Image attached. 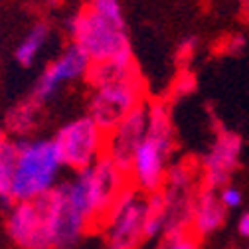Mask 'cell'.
<instances>
[{
  "mask_svg": "<svg viewBox=\"0 0 249 249\" xmlns=\"http://www.w3.org/2000/svg\"><path fill=\"white\" fill-rule=\"evenodd\" d=\"M237 233L243 239H249V212H243L237 217Z\"/></svg>",
  "mask_w": 249,
  "mask_h": 249,
  "instance_id": "cb8c5ba5",
  "label": "cell"
},
{
  "mask_svg": "<svg viewBox=\"0 0 249 249\" xmlns=\"http://www.w3.org/2000/svg\"><path fill=\"white\" fill-rule=\"evenodd\" d=\"M245 48H247V40H245L243 34H233V36H230V38L224 42V52H226V53H231V55L243 53Z\"/></svg>",
  "mask_w": 249,
  "mask_h": 249,
  "instance_id": "603a6c76",
  "label": "cell"
},
{
  "mask_svg": "<svg viewBox=\"0 0 249 249\" xmlns=\"http://www.w3.org/2000/svg\"><path fill=\"white\" fill-rule=\"evenodd\" d=\"M16 164V141L0 135V200L12 204V178Z\"/></svg>",
  "mask_w": 249,
  "mask_h": 249,
  "instance_id": "e0dca14e",
  "label": "cell"
},
{
  "mask_svg": "<svg viewBox=\"0 0 249 249\" xmlns=\"http://www.w3.org/2000/svg\"><path fill=\"white\" fill-rule=\"evenodd\" d=\"M38 113H40V105L30 97L22 103H18L16 107H12L6 115V131L10 135H16L20 139H26L30 133L34 131L36 123H38Z\"/></svg>",
  "mask_w": 249,
  "mask_h": 249,
  "instance_id": "2e32d148",
  "label": "cell"
},
{
  "mask_svg": "<svg viewBox=\"0 0 249 249\" xmlns=\"http://www.w3.org/2000/svg\"><path fill=\"white\" fill-rule=\"evenodd\" d=\"M129 184V174L105 154L93 166L77 170L68 180H61V188L91 226H101L113 202Z\"/></svg>",
  "mask_w": 249,
  "mask_h": 249,
  "instance_id": "277c9868",
  "label": "cell"
},
{
  "mask_svg": "<svg viewBox=\"0 0 249 249\" xmlns=\"http://www.w3.org/2000/svg\"><path fill=\"white\" fill-rule=\"evenodd\" d=\"M146 127H148V103H142L137 109H133L127 117H123V121L117 127L107 133L105 154L127 174L131 168L133 154L146 133Z\"/></svg>",
  "mask_w": 249,
  "mask_h": 249,
  "instance_id": "7c38bea8",
  "label": "cell"
},
{
  "mask_svg": "<svg viewBox=\"0 0 249 249\" xmlns=\"http://www.w3.org/2000/svg\"><path fill=\"white\" fill-rule=\"evenodd\" d=\"M228 217V210L220 202L215 190L202 188L194 196L192 204V217H190V231L200 239L208 237L220 230Z\"/></svg>",
  "mask_w": 249,
  "mask_h": 249,
  "instance_id": "4fadbf2b",
  "label": "cell"
},
{
  "mask_svg": "<svg viewBox=\"0 0 249 249\" xmlns=\"http://www.w3.org/2000/svg\"><path fill=\"white\" fill-rule=\"evenodd\" d=\"M217 196H220V202L224 204V208L230 212V210H237L241 204H243V194L239 188H235V186L228 184L224 186L222 190H217Z\"/></svg>",
  "mask_w": 249,
  "mask_h": 249,
  "instance_id": "ffe728a7",
  "label": "cell"
},
{
  "mask_svg": "<svg viewBox=\"0 0 249 249\" xmlns=\"http://www.w3.org/2000/svg\"><path fill=\"white\" fill-rule=\"evenodd\" d=\"M196 50H198V38L196 36H186L180 44H178V50H176V57H178V61H190L192 57H194V53H196Z\"/></svg>",
  "mask_w": 249,
  "mask_h": 249,
  "instance_id": "44dd1931",
  "label": "cell"
},
{
  "mask_svg": "<svg viewBox=\"0 0 249 249\" xmlns=\"http://www.w3.org/2000/svg\"><path fill=\"white\" fill-rule=\"evenodd\" d=\"M200 174V168L192 160H180L170 164L166 172V180L162 190H180V192H190L196 188V178Z\"/></svg>",
  "mask_w": 249,
  "mask_h": 249,
  "instance_id": "ac0fdd59",
  "label": "cell"
},
{
  "mask_svg": "<svg viewBox=\"0 0 249 249\" xmlns=\"http://www.w3.org/2000/svg\"><path fill=\"white\" fill-rule=\"evenodd\" d=\"M48 2H55V0H48Z\"/></svg>",
  "mask_w": 249,
  "mask_h": 249,
  "instance_id": "484cf974",
  "label": "cell"
},
{
  "mask_svg": "<svg viewBox=\"0 0 249 249\" xmlns=\"http://www.w3.org/2000/svg\"><path fill=\"white\" fill-rule=\"evenodd\" d=\"M42 202L46 208L52 249H75L83 235L93 228L91 222L70 202L61 182L46 198H42Z\"/></svg>",
  "mask_w": 249,
  "mask_h": 249,
  "instance_id": "ba28073f",
  "label": "cell"
},
{
  "mask_svg": "<svg viewBox=\"0 0 249 249\" xmlns=\"http://www.w3.org/2000/svg\"><path fill=\"white\" fill-rule=\"evenodd\" d=\"M6 231L20 249H52L42 200L14 202L6 215Z\"/></svg>",
  "mask_w": 249,
  "mask_h": 249,
  "instance_id": "8fae6325",
  "label": "cell"
},
{
  "mask_svg": "<svg viewBox=\"0 0 249 249\" xmlns=\"http://www.w3.org/2000/svg\"><path fill=\"white\" fill-rule=\"evenodd\" d=\"M66 168L73 172L89 168L105 157L107 133L89 115L75 117L64 123L52 137Z\"/></svg>",
  "mask_w": 249,
  "mask_h": 249,
  "instance_id": "52a82bcc",
  "label": "cell"
},
{
  "mask_svg": "<svg viewBox=\"0 0 249 249\" xmlns=\"http://www.w3.org/2000/svg\"><path fill=\"white\" fill-rule=\"evenodd\" d=\"M174 152V127L170 107L164 101H150L148 103V127L146 133L137 146L129 180L135 188L144 194L160 192L166 172L170 168V159Z\"/></svg>",
  "mask_w": 249,
  "mask_h": 249,
  "instance_id": "7a4b0ae2",
  "label": "cell"
},
{
  "mask_svg": "<svg viewBox=\"0 0 249 249\" xmlns=\"http://www.w3.org/2000/svg\"><path fill=\"white\" fill-rule=\"evenodd\" d=\"M243 141L233 131H220L206 154L200 160V182L202 188L222 190L230 184L233 172L239 166Z\"/></svg>",
  "mask_w": 249,
  "mask_h": 249,
  "instance_id": "30bf717a",
  "label": "cell"
},
{
  "mask_svg": "<svg viewBox=\"0 0 249 249\" xmlns=\"http://www.w3.org/2000/svg\"><path fill=\"white\" fill-rule=\"evenodd\" d=\"M64 160L53 139L26 137L16 141L12 204L46 198L61 182Z\"/></svg>",
  "mask_w": 249,
  "mask_h": 249,
  "instance_id": "3957f363",
  "label": "cell"
},
{
  "mask_svg": "<svg viewBox=\"0 0 249 249\" xmlns=\"http://www.w3.org/2000/svg\"><path fill=\"white\" fill-rule=\"evenodd\" d=\"M66 32L71 44L91 59V64L135 61L124 12L109 14L83 4L68 18Z\"/></svg>",
  "mask_w": 249,
  "mask_h": 249,
  "instance_id": "6da1fadb",
  "label": "cell"
},
{
  "mask_svg": "<svg viewBox=\"0 0 249 249\" xmlns=\"http://www.w3.org/2000/svg\"><path fill=\"white\" fill-rule=\"evenodd\" d=\"M194 89H196V79H194V75H192L190 71H184V73L176 79V83H174V95H178V97L188 95V93H192Z\"/></svg>",
  "mask_w": 249,
  "mask_h": 249,
  "instance_id": "7402d4cb",
  "label": "cell"
},
{
  "mask_svg": "<svg viewBox=\"0 0 249 249\" xmlns=\"http://www.w3.org/2000/svg\"><path fill=\"white\" fill-rule=\"evenodd\" d=\"M52 38V28L48 22H36L32 24L26 34L20 38L16 50H14V57L22 68H32L36 61L40 59L42 52L48 48Z\"/></svg>",
  "mask_w": 249,
  "mask_h": 249,
  "instance_id": "5bb4252c",
  "label": "cell"
},
{
  "mask_svg": "<svg viewBox=\"0 0 249 249\" xmlns=\"http://www.w3.org/2000/svg\"><path fill=\"white\" fill-rule=\"evenodd\" d=\"M89 70H91V59L79 48L70 44L42 70L32 89V99L38 105L52 101L61 87L87 79Z\"/></svg>",
  "mask_w": 249,
  "mask_h": 249,
  "instance_id": "9c48e42d",
  "label": "cell"
},
{
  "mask_svg": "<svg viewBox=\"0 0 249 249\" xmlns=\"http://www.w3.org/2000/svg\"><path fill=\"white\" fill-rule=\"evenodd\" d=\"M166 226H168V204H166L162 190L154 192V194H146V206H144V237H146V241L164 235Z\"/></svg>",
  "mask_w": 249,
  "mask_h": 249,
  "instance_id": "9a60e30c",
  "label": "cell"
},
{
  "mask_svg": "<svg viewBox=\"0 0 249 249\" xmlns=\"http://www.w3.org/2000/svg\"><path fill=\"white\" fill-rule=\"evenodd\" d=\"M91 99H89V117L95 121L99 127L109 133L117 124L127 117L133 109L146 103L144 101V81L139 71L124 75L121 79L91 87Z\"/></svg>",
  "mask_w": 249,
  "mask_h": 249,
  "instance_id": "8992f818",
  "label": "cell"
},
{
  "mask_svg": "<svg viewBox=\"0 0 249 249\" xmlns=\"http://www.w3.org/2000/svg\"><path fill=\"white\" fill-rule=\"evenodd\" d=\"M0 135H4V133H2V129H0Z\"/></svg>",
  "mask_w": 249,
  "mask_h": 249,
  "instance_id": "4316f807",
  "label": "cell"
},
{
  "mask_svg": "<svg viewBox=\"0 0 249 249\" xmlns=\"http://www.w3.org/2000/svg\"><path fill=\"white\" fill-rule=\"evenodd\" d=\"M237 2H239L241 6H249V0H237Z\"/></svg>",
  "mask_w": 249,
  "mask_h": 249,
  "instance_id": "d4e9b609",
  "label": "cell"
},
{
  "mask_svg": "<svg viewBox=\"0 0 249 249\" xmlns=\"http://www.w3.org/2000/svg\"><path fill=\"white\" fill-rule=\"evenodd\" d=\"M146 194L133 184L124 186L101 224L107 249H139L144 237Z\"/></svg>",
  "mask_w": 249,
  "mask_h": 249,
  "instance_id": "5b68a950",
  "label": "cell"
},
{
  "mask_svg": "<svg viewBox=\"0 0 249 249\" xmlns=\"http://www.w3.org/2000/svg\"><path fill=\"white\" fill-rule=\"evenodd\" d=\"M157 249H200V243H198V237L188 230V231L164 235L162 243Z\"/></svg>",
  "mask_w": 249,
  "mask_h": 249,
  "instance_id": "d6986e66",
  "label": "cell"
}]
</instances>
